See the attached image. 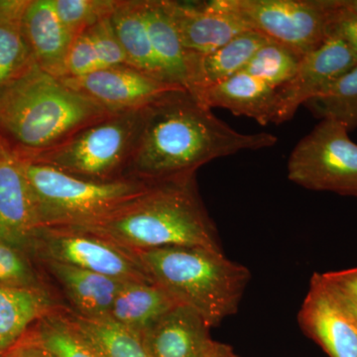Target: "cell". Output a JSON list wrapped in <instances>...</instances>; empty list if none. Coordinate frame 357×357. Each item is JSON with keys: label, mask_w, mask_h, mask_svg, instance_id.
Segmentation results:
<instances>
[{"label": "cell", "mask_w": 357, "mask_h": 357, "mask_svg": "<svg viewBox=\"0 0 357 357\" xmlns=\"http://www.w3.org/2000/svg\"><path fill=\"white\" fill-rule=\"evenodd\" d=\"M277 141L273 134L238 132L187 89H177L147 107L126 177L150 184L194 177L213 160Z\"/></svg>", "instance_id": "obj_1"}, {"label": "cell", "mask_w": 357, "mask_h": 357, "mask_svg": "<svg viewBox=\"0 0 357 357\" xmlns=\"http://www.w3.org/2000/svg\"><path fill=\"white\" fill-rule=\"evenodd\" d=\"M63 229L96 234L131 252L176 246L222 250L217 227L197 189L196 176L153 184L100 220Z\"/></svg>", "instance_id": "obj_2"}, {"label": "cell", "mask_w": 357, "mask_h": 357, "mask_svg": "<svg viewBox=\"0 0 357 357\" xmlns=\"http://www.w3.org/2000/svg\"><path fill=\"white\" fill-rule=\"evenodd\" d=\"M112 114L35 62L0 86V137L20 157L47 151Z\"/></svg>", "instance_id": "obj_3"}, {"label": "cell", "mask_w": 357, "mask_h": 357, "mask_svg": "<svg viewBox=\"0 0 357 357\" xmlns=\"http://www.w3.org/2000/svg\"><path fill=\"white\" fill-rule=\"evenodd\" d=\"M134 253L150 280L211 328L236 314L251 278L248 267L222 250L176 246Z\"/></svg>", "instance_id": "obj_4"}, {"label": "cell", "mask_w": 357, "mask_h": 357, "mask_svg": "<svg viewBox=\"0 0 357 357\" xmlns=\"http://www.w3.org/2000/svg\"><path fill=\"white\" fill-rule=\"evenodd\" d=\"M42 229L95 222L148 191L153 184L133 178L96 182L21 158Z\"/></svg>", "instance_id": "obj_5"}, {"label": "cell", "mask_w": 357, "mask_h": 357, "mask_svg": "<svg viewBox=\"0 0 357 357\" xmlns=\"http://www.w3.org/2000/svg\"><path fill=\"white\" fill-rule=\"evenodd\" d=\"M146 109L114 112L82 129L57 146L21 158L96 182L128 178L126 173L139 139Z\"/></svg>", "instance_id": "obj_6"}, {"label": "cell", "mask_w": 357, "mask_h": 357, "mask_svg": "<svg viewBox=\"0 0 357 357\" xmlns=\"http://www.w3.org/2000/svg\"><path fill=\"white\" fill-rule=\"evenodd\" d=\"M291 182L357 198V144L342 124L321 119L299 141L288 161Z\"/></svg>", "instance_id": "obj_7"}, {"label": "cell", "mask_w": 357, "mask_h": 357, "mask_svg": "<svg viewBox=\"0 0 357 357\" xmlns=\"http://www.w3.org/2000/svg\"><path fill=\"white\" fill-rule=\"evenodd\" d=\"M248 24L300 57L328 38L332 0H218Z\"/></svg>", "instance_id": "obj_8"}, {"label": "cell", "mask_w": 357, "mask_h": 357, "mask_svg": "<svg viewBox=\"0 0 357 357\" xmlns=\"http://www.w3.org/2000/svg\"><path fill=\"white\" fill-rule=\"evenodd\" d=\"M32 253L122 282H152L135 253L81 230L42 229Z\"/></svg>", "instance_id": "obj_9"}, {"label": "cell", "mask_w": 357, "mask_h": 357, "mask_svg": "<svg viewBox=\"0 0 357 357\" xmlns=\"http://www.w3.org/2000/svg\"><path fill=\"white\" fill-rule=\"evenodd\" d=\"M298 321L330 357H357V319L321 274L312 275Z\"/></svg>", "instance_id": "obj_10"}, {"label": "cell", "mask_w": 357, "mask_h": 357, "mask_svg": "<svg viewBox=\"0 0 357 357\" xmlns=\"http://www.w3.org/2000/svg\"><path fill=\"white\" fill-rule=\"evenodd\" d=\"M357 66V52L337 37L301 59L295 76L278 89L276 124L290 121L302 105L325 93L340 77Z\"/></svg>", "instance_id": "obj_11"}, {"label": "cell", "mask_w": 357, "mask_h": 357, "mask_svg": "<svg viewBox=\"0 0 357 357\" xmlns=\"http://www.w3.org/2000/svg\"><path fill=\"white\" fill-rule=\"evenodd\" d=\"M63 82L114 112L146 109L162 96L185 89L160 81L128 65L103 68Z\"/></svg>", "instance_id": "obj_12"}, {"label": "cell", "mask_w": 357, "mask_h": 357, "mask_svg": "<svg viewBox=\"0 0 357 357\" xmlns=\"http://www.w3.org/2000/svg\"><path fill=\"white\" fill-rule=\"evenodd\" d=\"M41 229L20 157L0 137V241L32 255Z\"/></svg>", "instance_id": "obj_13"}, {"label": "cell", "mask_w": 357, "mask_h": 357, "mask_svg": "<svg viewBox=\"0 0 357 357\" xmlns=\"http://www.w3.org/2000/svg\"><path fill=\"white\" fill-rule=\"evenodd\" d=\"M168 6L183 46L196 55L211 53L250 30L218 0L196 3L168 0Z\"/></svg>", "instance_id": "obj_14"}, {"label": "cell", "mask_w": 357, "mask_h": 357, "mask_svg": "<svg viewBox=\"0 0 357 357\" xmlns=\"http://www.w3.org/2000/svg\"><path fill=\"white\" fill-rule=\"evenodd\" d=\"M203 317L184 305H176L143 335L152 357H206L217 340Z\"/></svg>", "instance_id": "obj_15"}, {"label": "cell", "mask_w": 357, "mask_h": 357, "mask_svg": "<svg viewBox=\"0 0 357 357\" xmlns=\"http://www.w3.org/2000/svg\"><path fill=\"white\" fill-rule=\"evenodd\" d=\"M192 96L208 109H227L236 116L255 119L260 126L276 124L278 89L248 73H238Z\"/></svg>", "instance_id": "obj_16"}, {"label": "cell", "mask_w": 357, "mask_h": 357, "mask_svg": "<svg viewBox=\"0 0 357 357\" xmlns=\"http://www.w3.org/2000/svg\"><path fill=\"white\" fill-rule=\"evenodd\" d=\"M34 62L52 76L64 79L66 62L76 39L61 21L52 0H30L22 20Z\"/></svg>", "instance_id": "obj_17"}, {"label": "cell", "mask_w": 357, "mask_h": 357, "mask_svg": "<svg viewBox=\"0 0 357 357\" xmlns=\"http://www.w3.org/2000/svg\"><path fill=\"white\" fill-rule=\"evenodd\" d=\"M152 47L169 84L189 91L196 67V54L185 50L169 10L168 0H143Z\"/></svg>", "instance_id": "obj_18"}, {"label": "cell", "mask_w": 357, "mask_h": 357, "mask_svg": "<svg viewBox=\"0 0 357 357\" xmlns=\"http://www.w3.org/2000/svg\"><path fill=\"white\" fill-rule=\"evenodd\" d=\"M56 311L45 288L0 285V357L20 344L40 319Z\"/></svg>", "instance_id": "obj_19"}, {"label": "cell", "mask_w": 357, "mask_h": 357, "mask_svg": "<svg viewBox=\"0 0 357 357\" xmlns=\"http://www.w3.org/2000/svg\"><path fill=\"white\" fill-rule=\"evenodd\" d=\"M45 263L77 310L76 314L89 319L109 317L115 297L126 282L64 263L51 260Z\"/></svg>", "instance_id": "obj_20"}, {"label": "cell", "mask_w": 357, "mask_h": 357, "mask_svg": "<svg viewBox=\"0 0 357 357\" xmlns=\"http://www.w3.org/2000/svg\"><path fill=\"white\" fill-rule=\"evenodd\" d=\"M109 20L128 65L168 83L152 47L143 0H117Z\"/></svg>", "instance_id": "obj_21"}, {"label": "cell", "mask_w": 357, "mask_h": 357, "mask_svg": "<svg viewBox=\"0 0 357 357\" xmlns=\"http://www.w3.org/2000/svg\"><path fill=\"white\" fill-rule=\"evenodd\" d=\"M178 303L153 282H126L115 297L109 317L143 337Z\"/></svg>", "instance_id": "obj_22"}, {"label": "cell", "mask_w": 357, "mask_h": 357, "mask_svg": "<svg viewBox=\"0 0 357 357\" xmlns=\"http://www.w3.org/2000/svg\"><path fill=\"white\" fill-rule=\"evenodd\" d=\"M268 41L269 39L259 33L249 30L211 53L197 55L190 93L194 95L243 72L256 52Z\"/></svg>", "instance_id": "obj_23"}, {"label": "cell", "mask_w": 357, "mask_h": 357, "mask_svg": "<svg viewBox=\"0 0 357 357\" xmlns=\"http://www.w3.org/2000/svg\"><path fill=\"white\" fill-rule=\"evenodd\" d=\"M70 325L98 357H152L143 337L107 317L66 314Z\"/></svg>", "instance_id": "obj_24"}, {"label": "cell", "mask_w": 357, "mask_h": 357, "mask_svg": "<svg viewBox=\"0 0 357 357\" xmlns=\"http://www.w3.org/2000/svg\"><path fill=\"white\" fill-rule=\"evenodd\" d=\"M30 0H0V86L34 62L22 20Z\"/></svg>", "instance_id": "obj_25"}, {"label": "cell", "mask_w": 357, "mask_h": 357, "mask_svg": "<svg viewBox=\"0 0 357 357\" xmlns=\"http://www.w3.org/2000/svg\"><path fill=\"white\" fill-rule=\"evenodd\" d=\"M305 107L314 116L344 126L349 132L357 129V66L340 77L325 93L312 98Z\"/></svg>", "instance_id": "obj_26"}, {"label": "cell", "mask_w": 357, "mask_h": 357, "mask_svg": "<svg viewBox=\"0 0 357 357\" xmlns=\"http://www.w3.org/2000/svg\"><path fill=\"white\" fill-rule=\"evenodd\" d=\"M30 332L55 357H98L59 310L40 319Z\"/></svg>", "instance_id": "obj_27"}, {"label": "cell", "mask_w": 357, "mask_h": 357, "mask_svg": "<svg viewBox=\"0 0 357 357\" xmlns=\"http://www.w3.org/2000/svg\"><path fill=\"white\" fill-rule=\"evenodd\" d=\"M302 57L283 45L269 41L263 45L243 72L280 89L295 76Z\"/></svg>", "instance_id": "obj_28"}, {"label": "cell", "mask_w": 357, "mask_h": 357, "mask_svg": "<svg viewBox=\"0 0 357 357\" xmlns=\"http://www.w3.org/2000/svg\"><path fill=\"white\" fill-rule=\"evenodd\" d=\"M61 21L74 37L109 18L117 0H52Z\"/></svg>", "instance_id": "obj_29"}, {"label": "cell", "mask_w": 357, "mask_h": 357, "mask_svg": "<svg viewBox=\"0 0 357 357\" xmlns=\"http://www.w3.org/2000/svg\"><path fill=\"white\" fill-rule=\"evenodd\" d=\"M0 285L44 288L28 255L3 241H0Z\"/></svg>", "instance_id": "obj_30"}, {"label": "cell", "mask_w": 357, "mask_h": 357, "mask_svg": "<svg viewBox=\"0 0 357 357\" xmlns=\"http://www.w3.org/2000/svg\"><path fill=\"white\" fill-rule=\"evenodd\" d=\"M109 18L100 21L86 31L95 46L102 69L114 66L128 65L126 55Z\"/></svg>", "instance_id": "obj_31"}, {"label": "cell", "mask_w": 357, "mask_h": 357, "mask_svg": "<svg viewBox=\"0 0 357 357\" xmlns=\"http://www.w3.org/2000/svg\"><path fill=\"white\" fill-rule=\"evenodd\" d=\"M100 69H102V65L95 46L88 33L84 32L73 42L66 62L65 77L86 76Z\"/></svg>", "instance_id": "obj_32"}, {"label": "cell", "mask_w": 357, "mask_h": 357, "mask_svg": "<svg viewBox=\"0 0 357 357\" xmlns=\"http://www.w3.org/2000/svg\"><path fill=\"white\" fill-rule=\"evenodd\" d=\"M333 13L328 24V37H337L357 52V17L332 0Z\"/></svg>", "instance_id": "obj_33"}, {"label": "cell", "mask_w": 357, "mask_h": 357, "mask_svg": "<svg viewBox=\"0 0 357 357\" xmlns=\"http://www.w3.org/2000/svg\"><path fill=\"white\" fill-rule=\"evenodd\" d=\"M328 284L347 303L357 311V267L321 274Z\"/></svg>", "instance_id": "obj_34"}, {"label": "cell", "mask_w": 357, "mask_h": 357, "mask_svg": "<svg viewBox=\"0 0 357 357\" xmlns=\"http://www.w3.org/2000/svg\"><path fill=\"white\" fill-rule=\"evenodd\" d=\"M4 357H55L40 344L31 332Z\"/></svg>", "instance_id": "obj_35"}, {"label": "cell", "mask_w": 357, "mask_h": 357, "mask_svg": "<svg viewBox=\"0 0 357 357\" xmlns=\"http://www.w3.org/2000/svg\"><path fill=\"white\" fill-rule=\"evenodd\" d=\"M206 357H241L230 345L217 342L210 354Z\"/></svg>", "instance_id": "obj_36"}, {"label": "cell", "mask_w": 357, "mask_h": 357, "mask_svg": "<svg viewBox=\"0 0 357 357\" xmlns=\"http://www.w3.org/2000/svg\"><path fill=\"white\" fill-rule=\"evenodd\" d=\"M337 1L342 9L357 17V0H337Z\"/></svg>", "instance_id": "obj_37"}, {"label": "cell", "mask_w": 357, "mask_h": 357, "mask_svg": "<svg viewBox=\"0 0 357 357\" xmlns=\"http://www.w3.org/2000/svg\"><path fill=\"white\" fill-rule=\"evenodd\" d=\"M345 305H347V304H345ZM347 307H349V306H347ZM349 309L351 310V311L352 312H354V316H356V319H357V311H356V310L352 309V307H349Z\"/></svg>", "instance_id": "obj_38"}]
</instances>
